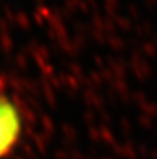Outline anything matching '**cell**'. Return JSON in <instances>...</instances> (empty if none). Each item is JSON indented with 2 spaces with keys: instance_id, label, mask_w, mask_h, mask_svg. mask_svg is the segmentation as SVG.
<instances>
[{
  "instance_id": "1",
  "label": "cell",
  "mask_w": 157,
  "mask_h": 159,
  "mask_svg": "<svg viewBox=\"0 0 157 159\" xmlns=\"http://www.w3.org/2000/svg\"><path fill=\"white\" fill-rule=\"evenodd\" d=\"M21 135V117L17 107L0 95V159L7 157Z\"/></svg>"
}]
</instances>
